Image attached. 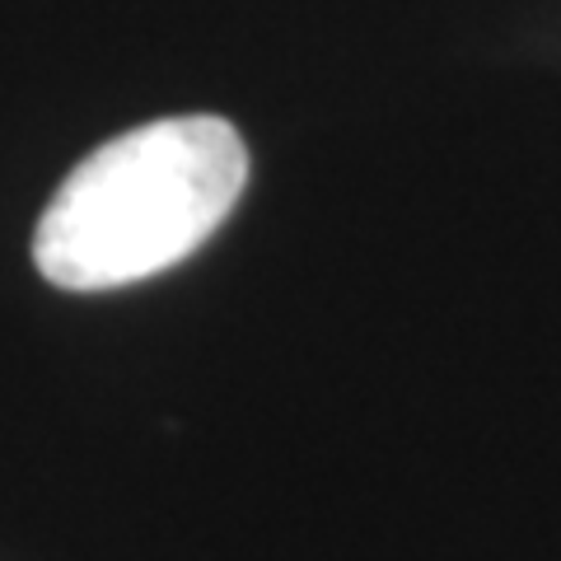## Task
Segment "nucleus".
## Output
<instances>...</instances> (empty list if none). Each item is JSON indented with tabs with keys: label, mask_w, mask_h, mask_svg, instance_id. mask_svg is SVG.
<instances>
[{
	"label": "nucleus",
	"mask_w": 561,
	"mask_h": 561,
	"mask_svg": "<svg viewBox=\"0 0 561 561\" xmlns=\"http://www.w3.org/2000/svg\"><path fill=\"white\" fill-rule=\"evenodd\" d=\"M249 150L225 117L192 113L99 146L47 202L33 262L61 290H117L183 262L225 225Z\"/></svg>",
	"instance_id": "1"
}]
</instances>
